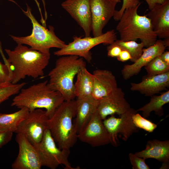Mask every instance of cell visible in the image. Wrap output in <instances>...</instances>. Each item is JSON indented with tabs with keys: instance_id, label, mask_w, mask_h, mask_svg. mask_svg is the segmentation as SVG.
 Listing matches in <instances>:
<instances>
[{
	"instance_id": "cell-14",
	"label": "cell",
	"mask_w": 169,
	"mask_h": 169,
	"mask_svg": "<svg viewBox=\"0 0 169 169\" xmlns=\"http://www.w3.org/2000/svg\"><path fill=\"white\" fill-rule=\"evenodd\" d=\"M61 6L83 29L85 37L90 36L92 30L90 0H66L61 3Z\"/></svg>"
},
{
	"instance_id": "cell-17",
	"label": "cell",
	"mask_w": 169,
	"mask_h": 169,
	"mask_svg": "<svg viewBox=\"0 0 169 169\" xmlns=\"http://www.w3.org/2000/svg\"><path fill=\"white\" fill-rule=\"evenodd\" d=\"M146 16L157 38L161 39L169 37V0L156 5Z\"/></svg>"
},
{
	"instance_id": "cell-5",
	"label": "cell",
	"mask_w": 169,
	"mask_h": 169,
	"mask_svg": "<svg viewBox=\"0 0 169 169\" xmlns=\"http://www.w3.org/2000/svg\"><path fill=\"white\" fill-rule=\"evenodd\" d=\"M141 4L126 9L116 27L120 35V40L123 41H135L139 39L147 48L154 44L157 37L153 31L150 20L146 15L137 13Z\"/></svg>"
},
{
	"instance_id": "cell-23",
	"label": "cell",
	"mask_w": 169,
	"mask_h": 169,
	"mask_svg": "<svg viewBox=\"0 0 169 169\" xmlns=\"http://www.w3.org/2000/svg\"><path fill=\"white\" fill-rule=\"evenodd\" d=\"M29 111L25 108L10 114L0 113V131L15 132Z\"/></svg>"
},
{
	"instance_id": "cell-39",
	"label": "cell",
	"mask_w": 169,
	"mask_h": 169,
	"mask_svg": "<svg viewBox=\"0 0 169 169\" xmlns=\"http://www.w3.org/2000/svg\"><path fill=\"white\" fill-rule=\"evenodd\" d=\"M116 2L118 3L121 2V0H114Z\"/></svg>"
},
{
	"instance_id": "cell-27",
	"label": "cell",
	"mask_w": 169,
	"mask_h": 169,
	"mask_svg": "<svg viewBox=\"0 0 169 169\" xmlns=\"http://www.w3.org/2000/svg\"><path fill=\"white\" fill-rule=\"evenodd\" d=\"M26 84L25 82L20 84L10 83L3 85L0 88V103L18 94Z\"/></svg>"
},
{
	"instance_id": "cell-35",
	"label": "cell",
	"mask_w": 169,
	"mask_h": 169,
	"mask_svg": "<svg viewBox=\"0 0 169 169\" xmlns=\"http://www.w3.org/2000/svg\"><path fill=\"white\" fill-rule=\"evenodd\" d=\"M148 5L149 10L152 9L156 5L163 4L167 0H145Z\"/></svg>"
},
{
	"instance_id": "cell-26",
	"label": "cell",
	"mask_w": 169,
	"mask_h": 169,
	"mask_svg": "<svg viewBox=\"0 0 169 169\" xmlns=\"http://www.w3.org/2000/svg\"><path fill=\"white\" fill-rule=\"evenodd\" d=\"M145 68L147 73L146 76H151L169 72V65L163 61L159 55L151 61Z\"/></svg>"
},
{
	"instance_id": "cell-8",
	"label": "cell",
	"mask_w": 169,
	"mask_h": 169,
	"mask_svg": "<svg viewBox=\"0 0 169 169\" xmlns=\"http://www.w3.org/2000/svg\"><path fill=\"white\" fill-rule=\"evenodd\" d=\"M34 146L37 151L42 166L55 169L62 164L64 166V169H75L71 166L69 161V149L61 150L58 147L48 128L41 141Z\"/></svg>"
},
{
	"instance_id": "cell-3",
	"label": "cell",
	"mask_w": 169,
	"mask_h": 169,
	"mask_svg": "<svg viewBox=\"0 0 169 169\" xmlns=\"http://www.w3.org/2000/svg\"><path fill=\"white\" fill-rule=\"evenodd\" d=\"M76 107V100H65L48 120V128L61 150L70 149L77 141V133L73 123Z\"/></svg>"
},
{
	"instance_id": "cell-40",
	"label": "cell",
	"mask_w": 169,
	"mask_h": 169,
	"mask_svg": "<svg viewBox=\"0 0 169 169\" xmlns=\"http://www.w3.org/2000/svg\"><path fill=\"white\" fill-rule=\"evenodd\" d=\"M4 84H3L1 83V82H0V88Z\"/></svg>"
},
{
	"instance_id": "cell-15",
	"label": "cell",
	"mask_w": 169,
	"mask_h": 169,
	"mask_svg": "<svg viewBox=\"0 0 169 169\" xmlns=\"http://www.w3.org/2000/svg\"><path fill=\"white\" fill-rule=\"evenodd\" d=\"M131 108L125 98V94L118 87L107 96L98 100L97 110L103 120L109 115H120Z\"/></svg>"
},
{
	"instance_id": "cell-32",
	"label": "cell",
	"mask_w": 169,
	"mask_h": 169,
	"mask_svg": "<svg viewBox=\"0 0 169 169\" xmlns=\"http://www.w3.org/2000/svg\"><path fill=\"white\" fill-rule=\"evenodd\" d=\"M107 56L109 57H117L120 53L122 49L118 45L114 43L109 45L107 48Z\"/></svg>"
},
{
	"instance_id": "cell-29",
	"label": "cell",
	"mask_w": 169,
	"mask_h": 169,
	"mask_svg": "<svg viewBox=\"0 0 169 169\" xmlns=\"http://www.w3.org/2000/svg\"><path fill=\"white\" fill-rule=\"evenodd\" d=\"M141 4L139 0H123V3L121 8L118 11L115 10L113 18L118 21L120 18L125 10L129 8L136 7Z\"/></svg>"
},
{
	"instance_id": "cell-30",
	"label": "cell",
	"mask_w": 169,
	"mask_h": 169,
	"mask_svg": "<svg viewBox=\"0 0 169 169\" xmlns=\"http://www.w3.org/2000/svg\"><path fill=\"white\" fill-rule=\"evenodd\" d=\"M129 160L133 169H149L148 166L145 162L146 159L130 153L129 155Z\"/></svg>"
},
{
	"instance_id": "cell-16",
	"label": "cell",
	"mask_w": 169,
	"mask_h": 169,
	"mask_svg": "<svg viewBox=\"0 0 169 169\" xmlns=\"http://www.w3.org/2000/svg\"><path fill=\"white\" fill-rule=\"evenodd\" d=\"M166 48L163 40L159 39L153 45L143 48L142 54L136 61L132 64L124 66L121 70L123 78L126 80L137 75L143 67L163 52Z\"/></svg>"
},
{
	"instance_id": "cell-10",
	"label": "cell",
	"mask_w": 169,
	"mask_h": 169,
	"mask_svg": "<svg viewBox=\"0 0 169 169\" xmlns=\"http://www.w3.org/2000/svg\"><path fill=\"white\" fill-rule=\"evenodd\" d=\"M49 118L45 110L38 109L30 111L15 133L24 135L33 146L36 145L41 141L48 128Z\"/></svg>"
},
{
	"instance_id": "cell-38",
	"label": "cell",
	"mask_w": 169,
	"mask_h": 169,
	"mask_svg": "<svg viewBox=\"0 0 169 169\" xmlns=\"http://www.w3.org/2000/svg\"><path fill=\"white\" fill-rule=\"evenodd\" d=\"M164 44L166 47L169 46V37L164 39L163 40Z\"/></svg>"
},
{
	"instance_id": "cell-34",
	"label": "cell",
	"mask_w": 169,
	"mask_h": 169,
	"mask_svg": "<svg viewBox=\"0 0 169 169\" xmlns=\"http://www.w3.org/2000/svg\"><path fill=\"white\" fill-rule=\"evenodd\" d=\"M116 58L119 61L125 62L131 59V56L130 53L126 50H122L119 56Z\"/></svg>"
},
{
	"instance_id": "cell-4",
	"label": "cell",
	"mask_w": 169,
	"mask_h": 169,
	"mask_svg": "<svg viewBox=\"0 0 169 169\" xmlns=\"http://www.w3.org/2000/svg\"><path fill=\"white\" fill-rule=\"evenodd\" d=\"M61 56L48 74V84L51 89L59 92L65 100H74V80L79 70L86 67V63L83 58L77 55Z\"/></svg>"
},
{
	"instance_id": "cell-36",
	"label": "cell",
	"mask_w": 169,
	"mask_h": 169,
	"mask_svg": "<svg viewBox=\"0 0 169 169\" xmlns=\"http://www.w3.org/2000/svg\"><path fill=\"white\" fill-rule=\"evenodd\" d=\"M162 60L168 65H169V51H164L160 55Z\"/></svg>"
},
{
	"instance_id": "cell-24",
	"label": "cell",
	"mask_w": 169,
	"mask_h": 169,
	"mask_svg": "<svg viewBox=\"0 0 169 169\" xmlns=\"http://www.w3.org/2000/svg\"><path fill=\"white\" fill-rule=\"evenodd\" d=\"M150 102L137 111H141L142 116L147 118L151 113L154 111L155 114L159 117L164 115L163 106L169 102V90L162 93L159 95H153L150 96Z\"/></svg>"
},
{
	"instance_id": "cell-12",
	"label": "cell",
	"mask_w": 169,
	"mask_h": 169,
	"mask_svg": "<svg viewBox=\"0 0 169 169\" xmlns=\"http://www.w3.org/2000/svg\"><path fill=\"white\" fill-rule=\"evenodd\" d=\"M117 3L114 0H90L93 37L103 33V29L113 17Z\"/></svg>"
},
{
	"instance_id": "cell-6",
	"label": "cell",
	"mask_w": 169,
	"mask_h": 169,
	"mask_svg": "<svg viewBox=\"0 0 169 169\" xmlns=\"http://www.w3.org/2000/svg\"><path fill=\"white\" fill-rule=\"evenodd\" d=\"M26 11L22 10L24 14L31 20L33 25L31 34L25 37L10 35L17 44H26L36 50L46 54H50L52 48L61 49L66 44L56 35L54 28L49 26V29L41 25L38 22L31 12V9L27 4Z\"/></svg>"
},
{
	"instance_id": "cell-37",
	"label": "cell",
	"mask_w": 169,
	"mask_h": 169,
	"mask_svg": "<svg viewBox=\"0 0 169 169\" xmlns=\"http://www.w3.org/2000/svg\"><path fill=\"white\" fill-rule=\"evenodd\" d=\"M8 0L14 2L13 1V0ZM0 53L2 56V57L3 59V61H5L7 59L5 58V56L4 55V54L3 53V50H2L1 43L0 41Z\"/></svg>"
},
{
	"instance_id": "cell-21",
	"label": "cell",
	"mask_w": 169,
	"mask_h": 169,
	"mask_svg": "<svg viewBox=\"0 0 169 169\" xmlns=\"http://www.w3.org/2000/svg\"><path fill=\"white\" fill-rule=\"evenodd\" d=\"M135 154L146 159H155L162 162V164H169V141H161L156 139L148 141L145 149Z\"/></svg>"
},
{
	"instance_id": "cell-2",
	"label": "cell",
	"mask_w": 169,
	"mask_h": 169,
	"mask_svg": "<svg viewBox=\"0 0 169 169\" xmlns=\"http://www.w3.org/2000/svg\"><path fill=\"white\" fill-rule=\"evenodd\" d=\"M64 101L62 94L51 89L45 80L22 88L13 99L11 105L19 109L25 108L29 111L44 109L49 118Z\"/></svg>"
},
{
	"instance_id": "cell-22",
	"label": "cell",
	"mask_w": 169,
	"mask_h": 169,
	"mask_svg": "<svg viewBox=\"0 0 169 169\" xmlns=\"http://www.w3.org/2000/svg\"><path fill=\"white\" fill-rule=\"evenodd\" d=\"M74 84V93L77 98L92 96L93 89V77L85 67L81 69L77 74Z\"/></svg>"
},
{
	"instance_id": "cell-7",
	"label": "cell",
	"mask_w": 169,
	"mask_h": 169,
	"mask_svg": "<svg viewBox=\"0 0 169 169\" xmlns=\"http://www.w3.org/2000/svg\"><path fill=\"white\" fill-rule=\"evenodd\" d=\"M73 41L54 52L58 56L67 55H75L84 59L90 63L92 59L90 50L95 46L100 44L110 45L117 39L116 33L114 29L108 31L97 37H85L81 38L74 36Z\"/></svg>"
},
{
	"instance_id": "cell-18",
	"label": "cell",
	"mask_w": 169,
	"mask_h": 169,
	"mask_svg": "<svg viewBox=\"0 0 169 169\" xmlns=\"http://www.w3.org/2000/svg\"><path fill=\"white\" fill-rule=\"evenodd\" d=\"M131 90L151 96L167 89L169 87V71L151 76H145L141 82L131 83Z\"/></svg>"
},
{
	"instance_id": "cell-11",
	"label": "cell",
	"mask_w": 169,
	"mask_h": 169,
	"mask_svg": "<svg viewBox=\"0 0 169 169\" xmlns=\"http://www.w3.org/2000/svg\"><path fill=\"white\" fill-rule=\"evenodd\" d=\"M78 139L93 147L110 143L109 134L97 110L91 118L77 134Z\"/></svg>"
},
{
	"instance_id": "cell-9",
	"label": "cell",
	"mask_w": 169,
	"mask_h": 169,
	"mask_svg": "<svg viewBox=\"0 0 169 169\" xmlns=\"http://www.w3.org/2000/svg\"><path fill=\"white\" fill-rule=\"evenodd\" d=\"M137 112V110L131 108L119 117L111 115L103 120V124L109 134L110 143L112 145L115 146H118L119 134L122 135V139L126 141L133 133L138 131L140 129L134 125L132 119L133 115Z\"/></svg>"
},
{
	"instance_id": "cell-25",
	"label": "cell",
	"mask_w": 169,
	"mask_h": 169,
	"mask_svg": "<svg viewBox=\"0 0 169 169\" xmlns=\"http://www.w3.org/2000/svg\"><path fill=\"white\" fill-rule=\"evenodd\" d=\"M114 43L118 45L122 50H125L130 54L131 59L130 60L134 63L141 56L144 47L142 43H137L135 41H123L116 40Z\"/></svg>"
},
{
	"instance_id": "cell-20",
	"label": "cell",
	"mask_w": 169,
	"mask_h": 169,
	"mask_svg": "<svg viewBox=\"0 0 169 169\" xmlns=\"http://www.w3.org/2000/svg\"><path fill=\"white\" fill-rule=\"evenodd\" d=\"M74 124L77 134L90 121L97 110L98 100L92 96L77 98Z\"/></svg>"
},
{
	"instance_id": "cell-1",
	"label": "cell",
	"mask_w": 169,
	"mask_h": 169,
	"mask_svg": "<svg viewBox=\"0 0 169 169\" xmlns=\"http://www.w3.org/2000/svg\"><path fill=\"white\" fill-rule=\"evenodd\" d=\"M12 72L11 83L17 84L26 76L36 79L44 75L48 65L50 54H46L18 44L14 49H5Z\"/></svg>"
},
{
	"instance_id": "cell-19",
	"label": "cell",
	"mask_w": 169,
	"mask_h": 169,
	"mask_svg": "<svg viewBox=\"0 0 169 169\" xmlns=\"http://www.w3.org/2000/svg\"><path fill=\"white\" fill-rule=\"evenodd\" d=\"M93 89L92 97L99 100L107 96L117 88L115 76L107 69H97L93 71Z\"/></svg>"
},
{
	"instance_id": "cell-33",
	"label": "cell",
	"mask_w": 169,
	"mask_h": 169,
	"mask_svg": "<svg viewBox=\"0 0 169 169\" xmlns=\"http://www.w3.org/2000/svg\"><path fill=\"white\" fill-rule=\"evenodd\" d=\"M13 133L10 131H0V148H2L11 141Z\"/></svg>"
},
{
	"instance_id": "cell-13",
	"label": "cell",
	"mask_w": 169,
	"mask_h": 169,
	"mask_svg": "<svg viewBox=\"0 0 169 169\" xmlns=\"http://www.w3.org/2000/svg\"><path fill=\"white\" fill-rule=\"evenodd\" d=\"M15 140L18 146L19 152L12 164V169H41V162L34 146L21 134H17Z\"/></svg>"
},
{
	"instance_id": "cell-31",
	"label": "cell",
	"mask_w": 169,
	"mask_h": 169,
	"mask_svg": "<svg viewBox=\"0 0 169 169\" xmlns=\"http://www.w3.org/2000/svg\"><path fill=\"white\" fill-rule=\"evenodd\" d=\"M0 82L5 84L11 83L10 73L7 66L0 62Z\"/></svg>"
},
{
	"instance_id": "cell-28",
	"label": "cell",
	"mask_w": 169,
	"mask_h": 169,
	"mask_svg": "<svg viewBox=\"0 0 169 169\" xmlns=\"http://www.w3.org/2000/svg\"><path fill=\"white\" fill-rule=\"evenodd\" d=\"M133 122L139 129H142L149 132H153L157 127V125L141 116L137 112L132 116Z\"/></svg>"
}]
</instances>
